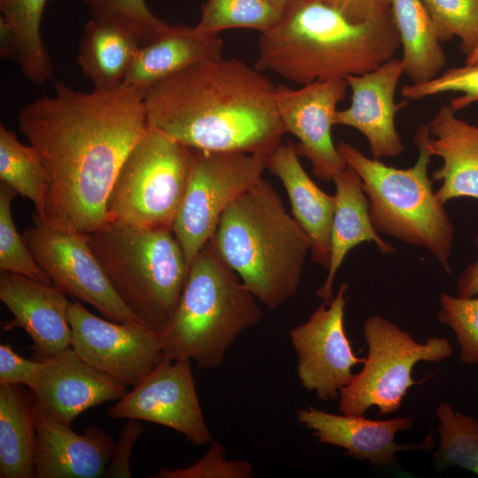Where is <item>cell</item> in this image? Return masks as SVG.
<instances>
[{
    "instance_id": "cell-1",
    "label": "cell",
    "mask_w": 478,
    "mask_h": 478,
    "mask_svg": "<svg viewBox=\"0 0 478 478\" xmlns=\"http://www.w3.org/2000/svg\"><path fill=\"white\" fill-rule=\"evenodd\" d=\"M19 112L18 125L46 173L41 218L89 234L106 222V202L129 151L148 128L147 89L123 82L85 93L54 81Z\"/></svg>"
},
{
    "instance_id": "cell-2",
    "label": "cell",
    "mask_w": 478,
    "mask_h": 478,
    "mask_svg": "<svg viewBox=\"0 0 478 478\" xmlns=\"http://www.w3.org/2000/svg\"><path fill=\"white\" fill-rule=\"evenodd\" d=\"M261 73L237 58L190 65L147 89L148 126L191 149L267 155L286 131Z\"/></svg>"
},
{
    "instance_id": "cell-3",
    "label": "cell",
    "mask_w": 478,
    "mask_h": 478,
    "mask_svg": "<svg viewBox=\"0 0 478 478\" xmlns=\"http://www.w3.org/2000/svg\"><path fill=\"white\" fill-rule=\"evenodd\" d=\"M400 46L391 12L353 23L317 0H298L261 33L255 68L297 84L345 78L376 69Z\"/></svg>"
},
{
    "instance_id": "cell-4",
    "label": "cell",
    "mask_w": 478,
    "mask_h": 478,
    "mask_svg": "<svg viewBox=\"0 0 478 478\" xmlns=\"http://www.w3.org/2000/svg\"><path fill=\"white\" fill-rule=\"evenodd\" d=\"M210 241L264 305L275 309L297 294L311 243L268 181L226 209Z\"/></svg>"
},
{
    "instance_id": "cell-5",
    "label": "cell",
    "mask_w": 478,
    "mask_h": 478,
    "mask_svg": "<svg viewBox=\"0 0 478 478\" xmlns=\"http://www.w3.org/2000/svg\"><path fill=\"white\" fill-rule=\"evenodd\" d=\"M256 299L208 241L189 265L172 320L159 334L164 359L219 366L236 337L261 320Z\"/></svg>"
},
{
    "instance_id": "cell-6",
    "label": "cell",
    "mask_w": 478,
    "mask_h": 478,
    "mask_svg": "<svg viewBox=\"0 0 478 478\" xmlns=\"http://www.w3.org/2000/svg\"><path fill=\"white\" fill-rule=\"evenodd\" d=\"M85 235L121 302L141 324L163 333L189 270L173 229L106 221Z\"/></svg>"
},
{
    "instance_id": "cell-7",
    "label": "cell",
    "mask_w": 478,
    "mask_h": 478,
    "mask_svg": "<svg viewBox=\"0 0 478 478\" xmlns=\"http://www.w3.org/2000/svg\"><path fill=\"white\" fill-rule=\"evenodd\" d=\"M428 124L418 128L414 143L419 157L406 169L369 158L350 143L336 147L347 166L360 177L368 200L370 220L377 233L427 249L448 274L454 230L449 216L433 191L428 166L433 156L428 148Z\"/></svg>"
},
{
    "instance_id": "cell-8",
    "label": "cell",
    "mask_w": 478,
    "mask_h": 478,
    "mask_svg": "<svg viewBox=\"0 0 478 478\" xmlns=\"http://www.w3.org/2000/svg\"><path fill=\"white\" fill-rule=\"evenodd\" d=\"M192 162L193 149L148 126L116 176L106 202V221L173 228Z\"/></svg>"
},
{
    "instance_id": "cell-9",
    "label": "cell",
    "mask_w": 478,
    "mask_h": 478,
    "mask_svg": "<svg viewBox=\"0 0 478 478\" xmlns=\"http://www.w3.org/2000/svg\"><path fill=\"white\" fill-rule=\"evenodd\" d=\"M363 334L367 356L360 372L340 392L343 414L364 415L372 406L378 408L379 414L397 411L410 387L420 382L412 374L415 364L439 362L453 352L448 338L430 337L420 343L379 315L366 320Z\"/></svg>"
},
{
    "instance_id": "cell-10",
    "label": "cell",
    "mask_w": 478,
    "mask_h": 478,
    "mask_svg": "<svg viewBox=\"0 0 478 478\" xmlns=\"http://www.w3.org/2000/svg\"><path fill=\"white\" fill-rule=\"evenodd\" d=\"M266 157L193 149L189 183L172 228L189 265L211 240L226 209L262 178Z\"/></svg>"
},
{
    "instance_id": "cell-11",
    "label": "cell",
    "mask_w": 478,
    "mask_h": 478,
    "mask_svg": "<svg viewBox=\"0 0 478 478\" xmlns=\"http://www.w3.org/2000/svg\"><path fill=\"white\" fill-rule=\"evenodd\" d=\"M33 217L34 225L21 235L54 285L112 321L141 323L113 290L85 234L50 225L35 213Z\"/></svg>"
},
{
    "instance_id": "cell-12",
    "label": "cell",
    "mask_w": 478,
    "mask_h": 478,
    "mask_svg": "<svg viewBox=\"0 0 478 478\" xmlns=\"http://www.w3.org/2000/svg\"><path fill=\"white\" fill-rule=\"evenodd\" d=\"M71 347L87 364L127 386H135L163 360L159 334L137 322L101 319L81 303L68 310Z\"/></svg>"
},
{
    "instance_id": "cell-13",
    "label": "cell",
    "mask_w": 478,
    "mask_h": 478,
    "mask_svg": "<svg viewBox=\"0 0 478 478\" xmlns=\"http://www.w3.org/2000/svg\"><path fill=\"white\" fill-rule=\"evenodd\" d=\"M347 289L343 282L328 305L323 302L305 323L289 331L299 382L320 400L338 398L355 376L352 368L365 361L354 353L344 329Z\"/></svg>"
},
{
    "instance_id": "cell-14",
    "label": "cell",
    "mask_w": 478,
    "mask_h": 478,
    "mask_svg": "<svg viewBox=\"0 0 478 478\" xmlns=\"http://www.w3.org/2000/svg\"><path fill=\"white\" fill-rule=\"evenodd\" d=\"M111 419H135L176 430L192 443H211L189 358L164 359L108 411Z\"/></svg>"
},
{
    "instance_id": "cell-15",
    "label": "cell",
    "mask_w": 478,
    "mask_h": 478,
    "mask_svg": "<svg viewBox=\"0 0 478 478\" xmlns=\"http://www.w3.org/2000/svg\"><path fill=\"white\" fill-rule=\"evenodd\" d=\"M349 88L344 78L317 81L300 89L279 84L275 104L286 133L295 135L299 157L308 159L320 180L333 181L347 165L332 138L336 106Z\"/></svg>"
},
{
    "instance_id": "cell-16",
    "label": "cell",
    "mask_w": 478,
    "mask_h": 478,
    "mask_svg": "<svg viewBox=\"0 0 478 478\" xmlns=\"http://www.w3.org/2000/svg\"><path fill=\"white\" fill-rule=\"evenodd\" d=\"M0 299L12 314L4 329H24L33 341L35 359L42 361L71 346L68 310L72 303L56 285L1 272Z\"/></svg>"
},
{
    "instance_id": "cell-17",
    "label": "cell",
    "mask_w": 478,
    "mask_h": 478,
    "mask_svg": "<svg viewBox=\"0 0 478 478\" xmlns=\"http://www.w3.org/2000/svg\"><path fill=\"white\" fill-rule=\"evenodd\" d=\"M30 390L50 416L67 426L88 409L128 392L127 385L87 364L71 346L42 360Z\"/></svg>"
},
{
    "instance_id": "cell-18",
    "label": "cell",
    "mask_w": 478,
    "mask_h": 478,
    "mask_svg": "<svg viewBox=\"0 0 478 478\" xmlns=\"http://www.w3.org/2000/svg\"><path fill=\"white\" fill-rule=\"evenodd\" d=\"M403 74L402 60L392 58L370 72L344 78L351 90V101L349 107L335 112L334 124L362 133L375 158L395 157L404 151L395 124L397 112L406 105V101L395 102Z\"/></svg>"
},
{
    "instance_id": "cell-19",
    "label": "cell",
    "mask_w": 478,
    "mask_h": 478,
    "mask_svg": "<svg viewBox=\"0 0 478 478\" xmlns=\"http://www.w3.org/2000/svg\"><path fill=\"white\" fill-rule=\"evenodd\" d=\"M297 420L313 430L319 443L341 447L347 456L378 466L395 464L396 454L401 451H429L436 444L432 430L421 443H396L397 432L412 427V420L408 416L376 420L363 415L335 414L308 406L297 412Z\"/></svg>"
},
{
    "instance_id": "cell-20",
    "label": "cell",
    "mask_w": 478,
    "mask_h": 478,
    "mask_svg": "<svg viewBox=\"0 0 478 478\" xmlns=\"http://www.w3.org/2000/svg\"><path fill=\"white\" fill-rule=\"evenodd\" d=\"M35 420V477L105 476L115 445L111 435L93 425L78 434L55 420L37 402Z\"/></svg>"
},
{
    "instance_id": "cell-21",
    "label": "cell",
    "mask_w": 478,
    "mask_h": 478,
    "mask_svg": "<svg viewBox=\"0 0 478 478\" xmlns=\"http://www.w3.org/2000/svg\"><path fill=\"white\" fill-rule=\"evenodd\" d=\"M295 143H280L266 157V168L283 184L292 214L311 243L312 260L328 269L335 196L320 189L302 166Z\"/></svg>"
},
{
    "instance_id": "cell-22",
    "label": "cell",
    "mask_w": 478,
    "mask_h": 478,
    "mask_svg": "<svg viewBox=\"0 0 478 478\" xmlns=\"http://www.w3.org/2000/svg\"><path fill=\"white\" fill-rule=\"evenodd\" d=\"M428 148L443 159L432 173L442 181L435 191L442 204L458 197L478 199V127L456 116L450 104L442 105L428 124Z\"/></svg>"
},
{
    "instance_id": "cell-23",
    "label": "cell",
    "mask_w": 478,
    "mask_h": 478,
    "mask_svg": "<svg viewBox=\"0 0 478 478\" xmlns=\"http://www.w3.org/2000/svg\"><path fill=\"white\" fill-rule=\"evenodd\" d=\"M335 210L331 227L330 259L328 276L316 296L328 305L333 296L335 274L348 252L363 242H374L380 251L389 254L394 247L374 229L368 212V200L358 174L349 166L334 178Z\"/></svg>"
},
{
    "instance_id": "cell-24",
    "label": "cell",
    "mask_w": 478,
    "mask_h": 478,
    "mask_svg": "<svg viewBox=\"0 0 478 478\" xmlns=\"http://www.w3.org/2000/svg\"><path fill=\"white\" fill-rule=\"evenodd\" d=\"M223 40L181 24L140 46L124 82L148 89L169 75L201 61L222 58Z\"/></svg>"
},
{
    "instance_id": "cell-25",
    "label": "cell",
    "mask_w": 478,
    "mask_h": 478,
    "mask_svg": "<svg viewBox=\"0 0 478 478\" xmlns=\"http://www.w3.org/2000/svg\"><path fill=\"white\" fill-rule=\"evenodd\" d=\"M47 0H0V55L17 62L33 83L50 81L54 68L41 35Z\"/></svg>"
},
{
    "instance_id": "cell-26",
    "label": "cell",
    "mask_w": 478,
    "mask_h": 478,
    "mask_svg": "<svg viewBox=\"0 0 478 478\" xmlns=\"http://www.w3.org/2000/svg\"><path fill=\"white\" fill-rule=\"evenodd\" d=\"M139 47L122 26L90 18L80 40L77 64L94 89H112L125 81Z\"/></svg>"
},
{
    "instance_id": "cell-27",
    "label": "cell",
    "mask_w": 478,
    "mask_h": 478,
    "mask_svg": "<svg viewBox=\"0 0 478 478\" xmlns=\"http://www.w3.org/2000/svg\"><path fill=\"white\" fill-rule=\"evenodd\" d=\"M36 400L22 385H0V478L35 477Z\"/></svg>"
},
{
    "instance_id": "cell-28",
    "label": "cell",
    "mask_w": 478,
    "mask_h": 478,
    "mask_svg": "<svg viewBox=\"0 0 478 478\" xmlns=\"http://www.w3.org/2000/svg\"><path fill=\"white\" fill-rule=\"evenodd\" d=\"M390 11L403 48L405 74L412 83L438 76L447 58L422 1L390 0Z\"/></svg>"
},
{
    "instance_id": "cell-29",
    "label": "cell",
    "mask_w": 478,
    "mask_h": 478,
    "mask_svg": "<svg viewBox=\"0 0 478 478\" xmlns=\"http://www.w3.org/2000/svg\"><path fill=\"white\" fill-rule=\"evenodd\" d=\"M0 180L17 194L31 200L42 217L46 192V173L38 151L21 143L14 132L0 125Z\"/></svg>"
},
{
    "instance_id": "cell-30",
    "label": "cell",
    "mask_w": 478,
    "mask_h": 478,
    "mask_svg": "<svg viewBox=\"0 0 478 478\" xmlns=\"http://www.w3.org/2000/svg\"><path fill=\"white\" fill-rule=\"evenodd\" d=\"M436 416L440 442L432 459L436 469L458 466L478 475V421L447 402L438 405Z\"/></svg>"
},
{
    "instance_id": "cell-31",
    "label": "cell",
    "mask_w": 478,
    "mask_h": 478,
    "mask_svg": "<svg viewBox=\"0 0 478 478\" xmlns=\"http://www.w3.org/2000/svg\"><path fill=\"white\" fill-rule=\"evenodd\" d=\"M281 16L266 0H206L195 27L210 34L228 28H250L261 34L274 27Z\"/></svg>"
},
{
    "instance_id": "cell-32",
    "label": "cell",
    "mask_w": 478,
    "mask_h": 478,
    "mask_svg": "<svg viewBox=\"0 0 478 478\" xmlns=\"http://www.w3.org/2000/svg\"><path fill=\"white\" fill-rule=\"evenodd\" d=\"M16 194L7 184L0 183V271L53 284L16 229L12 214V201Z\"/></svg>"
},
{
    "instance_id": "cell-33",
    "label": "cell",
    "mask_w": 478,
    "mask_h": 478,
    "mask_svg": "<svg viewBox=\"0 0 478 478\" xmlns=\"http://www.w3.org/2000/svg\"><path fill=\"white\" fill-rule=\"evenodd\" d=\"M90 17L113 21L135 37L140 46L147 45L166 33L172 25L157 18L144 0H83Z\"/></svg>"
},
{
    "instance_id": "cell-34",
    "label": "cell",
    "mask_w": 478,
    "mask_h": 478,
    "mask_svg": "<svg viewBox=\"0 0 478 478\" xmlns=\"http://www.w3.org/2000/svg\"><path fill=\"white\" fill-rule=\"evenodd\" d=\"M440 42L458 37L468 56L478 45V0H421Z\"/></svg>"
},
{
    "instance_id": "cell-35",
    "label": "cell",
    "mask_w": 478,
    "mask_h": 478,
    "mask_svg": "<svg viewBox=\"0 0 478 478\" xmlns=\"http://www.w3.org/2000/svg\"><path fill=\"white\" fill-rule=\"evenodd\" d=\"M448 92L462 95L450 100V106L458 112L478 101V64L446 69L436 78L422 83L405 85L401 95L411 100L423 99Z\"/></svg>"
},
{
    "instance_id": "cell-36",
    "label": "cell",
    "mask_w": 478,
    "mask_h": 478,
    "mask_svg": "<svg viewBox=\"0 0 478 478\" xmlns=\"http://www.w3.org/2000/svg\"><path fill=\"white\" fill-rule=\"evenodd\" d=\"M438 320L455 333L459 345V359L478 365V297H452L443 293Z\"/></svg>"
},
{
    "instance_id": "cell-37",
    "label": "cell",
    "mask_w": 478,
    "mask_h": 478,
    "mask_svg": "<svg viewBox=\"0 0 478 478\" xmlns=\"http://www.w3.org/2000/svg\"><path fill=\"white\" fill-rule=\"evenodd\" d=\"M251 465L244 460H228L225 448L212 441L207 452L192 466L173 470L161 469L151 478H250Z\"/></svg>"
},
{
    "instance_id": "cell-38",
    "label": "cell",
    "mask_w": 478,
    "mask_h": 478,
    "mask_svg": "<svg viewBox=\"0 0 478 478\" xmlns=\"http://www.w3.org/2000/svg\"><path fill=\"white\" fill-rule=\"evenodd\" d=\"M42 361L28 359L8 344L0 345V385H22L32 389Z\"/></svg>"
},
{
    "instance_id": "cell-39",
    "label": "cell",
    "mask_w": 478,
    "mask_h": 478,
    "mask_svg": "<svg viewBox=\"0 0 478 478\" xmlns=\"http://www.w3.org/2000/svg\"><path fill=\"white\" fill-rule=\"evenodd\" d=\"M144 426L138 420L129 419L122 428L104 477L130 478V458L136 440L144 433Z\"/></svg>"
},
{
    "instance_id": "cell-40",
    "label": "cell",
    "mask_w": 478,
    "mask_h": 478,
    "mask_svg": "<svg viewBox=\"0 0 478 478\" xmlns=\"http://www.w3.org/2000/svg\"><path fill=\"white\" fill-rule=\"evenodd\" d=\"M353 23L378 19L390 11V0H317Z\"/></svg>"
},
{
    "instance_id": "cell-41",
    "label": "cell",
    "mask_w": 478,
    "mask_h": 478,
    "mask_svg": "<svg viewBox=\"0 0 478 478\" xmlns=\"http://www.w3.org/2000/svg\"><path fill=\"white\" fill-rule=\"evenodd\" d=\"M478 249V235L474 239ZM478 294V258L461 273L457 281V295L460 297H473Z\"/></svg>"
},
{
    "instance_id": "cell-42",
    "label": "cell",
    "mask_w": 478,
    "mask_h": 478,
    "mask_svg": "<svg viewBox=\"0 0 478 478\" xmlns=\"http://www.w3.org/2000/svg\"><path fill=\"white\" fill-rule=\"evenodd\" d=\"M271 4H273L274 7H276L279 11L283 12L285 10H287L289 6H291L294 3H296L298 0H266Z\"/></svg>"
},
{
    "instance_id": "cell-43",
    "label": "cell",
    "mask_w": 478,
    "mask_h": 478,
    "mask_svg": "<svg viewBox=\"0 0 478 478\" xmlns=\"http://www.w3.org/2000/svg\"><path fill=\"white\" fill-rule=\"evenodd\" d=\"M476 64H478V45L468 56L466 57V65Z\"/></svg>"
},
{
    "instance_id": "cell-44",
    "label": "cell",
    "mask_w": 478,
    "mask_h": 478,
    "mask_svg": "<svg viewBox=\"0 0 478 478\" xmlns=\"http://www.w3.org/2000/svg\"><path fill=\"white\" fill-rule=\"evenodd\" d=\"M477 377H478V370H477Z\"/></svg>"
}]
</instances>
